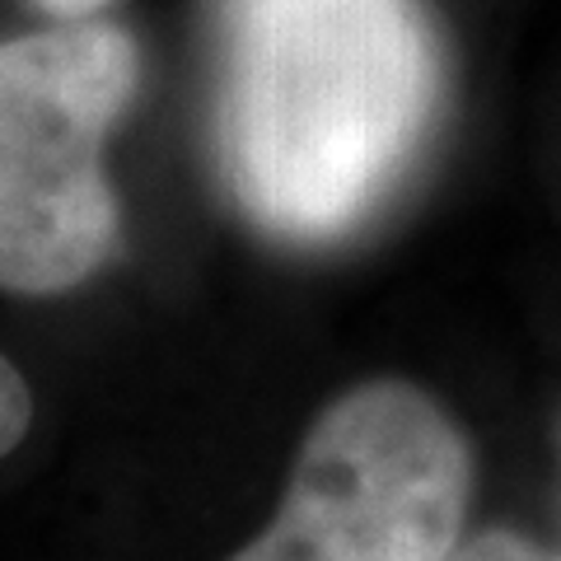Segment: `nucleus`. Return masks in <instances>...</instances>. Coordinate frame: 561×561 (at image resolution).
I'll return each instance as SVG.
<instances>
[{"instance_id":"nucleus-1","label":"nucleus","mask_w":561,"mask_h":561,"mask_svg":"<svg viewBox=\"0 0 561 561\" xmlns=\"http://www.w3.org/2000/svg\"><path fill=\"white\" fill-rule=\"evenodd\" d=\"M435 108L421 0H220V160L262 234L332 243L370 220Z\"/></svg>"},{"instance_id":"nucleus-2","label":"nucleus","mask_w":561,"mask_h":561,"mask_svg":"<svg viewBox=\"0 0 561 561\" xmlns=\"http://www.w3.org/2000/svg\"><path fill=\"white\" fill-rule=\"evenodd\" d=\"M136 90L140 47L99 14L0 43V290L61 295L113 262L103 146Z\"/></svg>"},{"instance_id":"nucleus-3","label":"nucleus","mask_w":561,"mask_h":561,"mask_svg":"<svg viewBox=\"0 0 561 561\" xmlns=\"http://www.w3.org/2000/svg\"><path fill=\"white\" fill-rule=\"evenodd\" d=\"M468 496L459 421L408 379H370L313 416L272 524L230 561H449Z\"/></svg>"},{"instance_id":"nucleus-4","label":"nucleus","mask_w":561,"mask_h":561,"mask_svg":"<svg viewBox=\"0 0 561 561\" xmlns=\"http://www.w3.org/2000/svg\"><path fill=\"white\" fill-rule=\"evenodd\" d=\"M28 426H33V393H28L24 375L0 356V459L20 449Z\"/></svg>"},{"instance_id":"nucleus-5","label":"nucleus","mask_w":561,"mask_h":561,"mask_svg":"<svg viewBox=\"0 0 561 561\" xmlns=\"http://www.w3.org/2000/svg\"><path fill=\"white\" fill-rule=\"evenodd\" d=\"M449 561H561V552L538 548L534 538L511 534V529H486L478 538L459 542V548L449 552Z\"/></svg>"},{"instance_id":"nucleus-6","label":"nucleus","mask_w":561,"mask_h":561,"mask_svg":"<svg viewBox=\"0 0 561 561\" xmlns=\"http://www.w3.org/2000/svg\"><path fill=\"white\" fill-rule=\"evenodd\" d=\"M43 14H51V20H90V14H99L108 0H33Z\"/></svg>"}]
</instances>
